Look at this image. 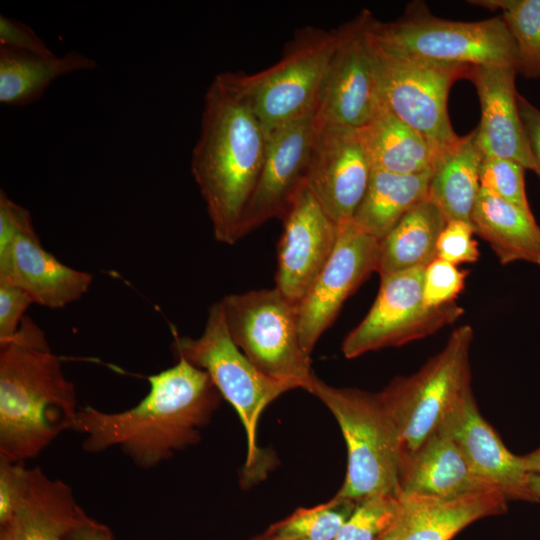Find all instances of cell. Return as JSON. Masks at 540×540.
<instances>
[{"mask_svg": "<svg viewBox=\"0 0 540 540\" xmlns=\"http://www.w3.org/2000/svg\"><path fill=\"white\" fill-rule=\"evenodd\" d=\"M339 39V28L300 27L275 64L252 74L237 72L240 86L267 132L315 114Z\"/></svg>", "mask_w": 540, "mask_h": 540, "instance_id": "obj_7", "label": "cell"}, {"mask_svg": "<svg viewBox=\"0 0 540 540\" xmlns=\"http://www.w3.org/2000/svg\"><path fill=\"white\" fill-rule=\"evenodd\" d=\"M80 407L42 329L25 316L0 342V460L37 457L62 432L73 430Z\"/></svg>", "mask_w": 540, "mask_h": 540, "instance_id": "obj_3", "label": "cell"}, {"mask_svg": "<svg viewBox=\"0 0 540 540\" xmlns=\"http://www.w3.org/2000/svg\"><path fill=\"white\" fill-rule=\"evenodd\" d=\"M357 502L334 496L311 508H300L273 526L263 540H336Z\"/></svg>", "mask_w": 540, "mask_h": 540, "instance_id": "obj_30", "label": "cell"}, {"mask_svg": "<svg viewBox=\"0 0 540 540\" xmlns=\"http://www.w3.org/2000/svg\"><path fill=\"white\" fill-rule=\"evenodd\" d=\"M446 223L429 198L419 202L378 241L376 272L383 275L426 267L437 258L438 238Z\"/></svg>", "mask_w": 540, "mask_h": 540, "instance_id": "obj_25", "label": "cell"}, {"mask_svg": "<svg viewBox=\"0 0 540 540\" xmlns=\"http://www.w3.org/2000/svg\"><path fill=\"white\" fill-rule=\"evenodd\" d=\"M470 222L501 264L524 261L540 266V227L532 212L480 188Z\"/></svg>", "mask_w": 540, "mask_h": 540, "instance_id": "obj_23", "label": "cell"}, {"mask_svg": "<svg viewBox=\"0 0 540 540\" xmlns=\"http://www.w3.org/2000/svg\"><path fill=\"white\" fill-rule=\"evenodd\" d=\"M528 487L537 499V502L540 503V474L529 473Z\"/></svg>", "mask_w": 540, "mask_h": 540, "instance_id": "obj_41", "label": "cell"}, {"mask_svg": "<svg viewBox=\"0 0 540 540\" xmlns=\"http://www.w3.org/2000/svg\"><path fill=\"white\" fill-rule=\"evenodd\" d=\"M267 137L237 72L216 75L205 93L191 173L218 242L233 245L241 239L243 214L262 169Z\"/></svg>", "mask_w": 540, "mask_h": 540, "instance_id": "obj_2", "label": "cell"}, {"mask_svg": "<svg viewBox=\"0 0 540 540\" xmlns=\"http://www.w3.org/2000/svg\"><path fill=\"white\" fill-rule=\"evenodd\" d=\"M490 10L501 11L517 50L518 73L540 79V0L469 1Z\"/></svg>", "mask_w": 540, "mask_h": 540, "instance_id": "obj_29", "label": "cell"}, {"mask_svg": "<svg viewBox=\"0 0 540 540\" xmlns=\"http://www.w3.org/2000/svg\"><path fill=\"white\" fill-rule=\"evenodd\" d=\"M451 435L473 472L507 499L538 503L528 487L521 456L511 453L481 415L470 388L441 425Z\"/></svg>", "mask_w": 540, "mask_h": 540, "instance_id": "obj_18", "label": "cell"}, {"mask_svg": "<svg viewBox=\"0 0 540 540\" xmlns=\"http://www.w3.org/2000/svg\"><path fill=\"white\" fill-rule=\"evenodd\" d=\"M472 340L470 325L458 327L444 348L420 370L395 378L379 392L396 427L401 457L415 451L438 430L471 388Z\"/></svg>", "mask_w": 540, "mask_h": 540, "instance_id": "obj_6", "label": "cell"}, {"mask_svg": "<svg viewBox=\"0 0 540 540\" xmlns=\"http://www.w3.org/2000/svg\"><path fill=\"white\" fill-rule=\"evenodd\" d=\"M371 171L359 130L318 122L306 185L338 225L353 219Z\"/></svg>", "mask_w": 540, "mask_h": 540, "instance_id": "obj_16", "label": "cell"}, {"mask_svg": "<svg viewBox=\"0 0 540 540\" xmlns=\"http://www.w3.org/2000/svg\"><path fill=\"white\" fill-rule=\"evenodd\" d=\"M403 512L398 540H451L472 522L506 510L500 490L454 499L401 495Z\"/></svg>", "mask_w": 540, "mask_h": 540, "instance_id": "obj_21", "label": "cell"}, {"mask_svg": "<svg viewBox=\"0 0 540 540\" xmlns=\"http://www.w3.org/2000/svg\"><path fill=\"white\" fill-rule=\"evenodd\" d=\"M309 393L330 410L346 442V476L336 496L358 502L378 494L401 495L400 440L379 393L334 387L317 377Z\"/></svg>", "mask_w": 540, "mask_h": 540, "instance_id": "obj_4", "label": "cell"}, {"mask_svg": "<svg viewBox=\"0 0 540 540\" xmlns=\"http://www.w3.org/2000/svg\"><path fill=\"white\" fill-rule=\"evenodd\" d=\"M29 468L24 462L0 460V526L14 517L23 494Z\"/></svg>", "mask_w": 540, "mask_h": 540, "instance_id": "obj_35", "label": "cell"}, {"mask_svg": "<svg viewBox=\"0 0 540 540\" xmlns=\"http://www.w3.org/2000/svg\"><path fill=\"white\" fill-rule=\"evenodd\" d=\"M66 540H114V538L108 527L87 516Z\"/></svg>", "mask_w": 540, "mask_h": 540, "instance_id": "obj_39", "label": "cell"}, {"mask_svg": "<svg viewBox=\"0 0 540 540\" xmlns=\"http://www.w3.org/2000/svg\"><path fill=\"white\" fill-rule=\"evenodd\" d=\"M176 359L148 377L149 391L134 407L114 413L80 407L73 431L84 435V451L117 448L136 466L150 469L196 444L223 398L207 372Z\"/></svg>", "mask_w": 540, "mask_h": 540, "instance_id": "obj_1", "label": "cell"}, {"mask_svg": "<svg viewBox=\"0 0 540 540\" xmlns=\"http://www.w3.org/2000/svg\"><path fill=\"white\" fill-rule=\"evenodd\" d=\"M0 46L41 56L54 55L29 26L4 15L0 16Z\"/></svg>", "mask_w": 540, "mask_h": 540, "instance_id": "obj_37", "label": "cell"}, {"mask_svg": "<svg viewBox=\"0 0 540 540\" xmlns=\"http://www.w3.org/2000/svg\"><path fill=\"white\" fill-rule=\"evenodd\" d=\"M402 511L401 495L367 497L357 502L336 540H375L398 522Z\"/></svg>", "mask_w": 540, "mask_h": 540, "instance_id": "obj_31", "label": "cell"}, {"mask_svg": "<svg viewBox=\"0 0 540 540\" xmlns=\"http://www.w3.org/2000/svg\"><path fill=\"white\" fill-rule=\"evenodd\" d=\"M263 540V539H262Z\"/></svg>", "mask_w": 540, "mask_h": 540, "instance_id": "obj_44", "label": "cell"}, {"mask_svg": "<svg viewBox=\"0 0 540 540\" xmlns=\"http://www.w3.org/2000/svg\"><path fill=\"white\" fill-rule=\"evenodd\" d=\"M401 517H402V514H401ZM401 517L398 520V522L389 531H387L385 534H383L382 536H380L379 538L375 540H398L401 533V528H402Z\"/></svg>", "mask_w": 540, "mask_h": 540, "instance_id": "obj_42", "label": "cell"}, {"mask_svg": "<svg viewBox=\"0 0 540 540\" xmlns=\"http://www.w3.org/2000/svg\"><path fill=\"white\" fill-rule=\"evenodd\" d=\"M0 540H19L16 529L11 523L1 526Z\"/></svg>", "mask_w": 540, "mask_h": 540, "instance_id": "obj_43", "label": "cell"}, {"mask_svg": "<svg viewBox=\"0 0 540 540\" xmlns=\"http://www.w3.org/2000/svg\"><path fill=\"white\" fill-rule=\"evenodd\" d=\"M371 38L381 102L424 137L434 159L460 138L449 119L448 95L470 67L400 54L377 43L372 32Z\"/></svg>", "mask_w": 540, "mask_h": 540, "instance_id": "obj_10", "label": "cell"}, {"mask_svg": "<svg viewBox=\"0 0 540 540\" xmlns=\"http://www.w3.org/2000/svg\"><path fill=\"white\" fill-rule=\"evenodd\" d=\"M432 171L396 174L372 168L367 190L352 221L381 240L415 205L428 198Z\"/></svg>", "mask_w": 540, "mask_h": 540, "instance_id": "obj_26", "label": "cell"}, {"mask_svg": "<svg viewBox=\"0 0 540 540\" xmlns=\"http://www.w3.org/2000/svg\"><path fill=\"white\" fill-rule=\"evenodd\" d=\"M474 228L463 220L447 221L437 242V258L458 265L474 263L480 253L478 243L473 238Z\"/></svg>", "mask_w": 540, "mask_h": 540, "instance_id": "obj_34", "label": "cell"}, {"mask_svg": "<svg viewBox=\"0 0 540 540\" xmlns=\"http://www.w3.org/2000/svg\"><path fill=\"white\" fill-rule=\"evenodd\" d=\"M373 19V14L364 9L339 27V43L317 102L315 117L319 123L360 130L380 105L371 38Z\"/></svg>", "mask_w": 540, "mask_h": 540, "instance_id": "obj_13", "label": "cell"}, {"mask_svg": "<svg viewBox=\"0 0 540 540\" xmlns=\"http://www.w3.org/2000/svg\"><path fill=\"white\" fill-rule=\"evenodd\" d=\"M229 333L262 373L309 392L315 375L301 346L297 304L277 288L233 293L220 300Z\"/></svg>", "mask_w": 540, "mask_h": 540, "instance_id": "obj_8", "label": "cell"}, {"mask_svg": "<svg viewBox=\"0 0 540 540\" xmlns=\"http://www.w3.org/2000/svg\"><path fill=\"white\" fill-rule=\"evenodd\" d=\"M468 272L436 258L424 268L423 297L429 307L454 303L465 286Z\"/></svg>", "mask_w": 540, "mask_h": 540, "instance_id": "obj_33", "label": "cell"}, {"mask_svg": "<svg viewBox=\"0 0 540 540\" xmlns=\"http://www.w3.org/2000/svg\"><path fill=\"white\" fill-rule=\"evenodd\" d=\"M86 517L66 483L49 478L35 467L28 470L23 494L9 523L19 540H66Z\"/></svg>", "mask_w": 540, "mask_h": 540, "instance_id": "obj_22", "label": "cell"}, {"mask_svg": "<svg viewBox=\"0 0 540 540\" xmlns=\"http://www.w3.org/2000/svg\"><path fill=\"white\" fill-rule=\"evenodd\" d=\"M359 132L372 168L405 175L432 170L433 154L427 141L382 102Z\"/></svg>", "mask_w": 540, "mask_h": 540, "instance_id": "obj_27", "label": "cell"}, {"mask_svg": "<svg viewBox=\"0 0 540 540\" xmlns=\"http://www.w3.org/2000/svg\"><path fill=\"white\" fill-rule=\"evenodd\" d=\"M95 67L93 59L78 52L62 57L41 56L0 46V102L14 106L29 104L41 97L56 78Z\"/></svg>", "mask_w": 540, "mask_h": 540, "instance_id": "obj_28", "label": "cell"}, {"mask_svg": "<svg viewBox=\"0 0 540 540\" xmlns=\"http://www.w3.org/2000/svg\"><path fill=\"white\" fill-rule=\"evenodd\" d=\"M377 245L378 240L352 220L339 225L330 258L297 304L299 337L307 355L311 356L345 301L376 271Z\"/></svg>", "mask_w": 540, "mask_h": 540, "instance_id": "obj_14", "label": "cell"}, {"mask_svg": "<svg viewBox=\"0 0 540 540\" xmlns=\"http://www.w3.org/2000/svg\"><path fill=\"white\" fill-rule=\"evenodd\" d=\"M32 303L31 298L21 289L0 282V342L16 334Z\"/></svg>", "mask_w": 540, "mask_h": 540, "instance_id": "obj_36", "label": "cell"}, {"mask_svg": "<svg viewBox=\"0 0 540 540\" xmlns=\"http://www.w3.org/2000/svg\"><path fill=\"white\" fill-rule=\"evenodd\" d=\"M317 128L311 114L268 132L262 169L243 214L241 238L271 219L285 217L306 185Z\"/></svg>", "mask_w": 540, "mask_h": 540, "instance_id": "obj_15", "label": "cell"}, {"mask_svg": "<svg viewBox=\"0 0 540 540\" xmlns=\"http://www.w3.org/2000/svg\"><path fill=\"white\" fill-rule=\"evenodd\" d=\"M399 484L401 495L441 499L499 490L473 472L443 426L415 451L401 457Z\"/></svg>", "mask_w": 540, "mask_h": 540, "instance_id": "obj_20", "label": "cell"}, {"mask_svg": "<svg viewBox=\"0 0 540 540\" xmlns=\"http://www.w3.org/2000/svg\"><path fill=\"white\" fill-rule=\"evenodd\" d=\"M172 351L210 376L223 399L236 410L246 432V470L255 475L260 457L256 432L264 409L283 393L296 389L258 370L234 343L220 301L208 311L202 334L197 338L173 332Z\"/></svg>", "mask_w": 540, "mask_h": 540, "instance_id": "obj_9", "label": "cell"}, {"mask_svg": "<svg viewBox=\"0 0 540 540\" xmlns=\"http://www.w3.org/2000/svg\"><path fill=\"white\" fill-rule=\"evenodd\" d=\"M425 267L380 275L376 299L342 343L348 359L427 337L457 321L464 309L455 302L429 307L423 297Z\"/></svg>", "mask_w": 540, "mask_h": 540, "instance_id": "obj_11", "label": "cell"}, {"mask_svg": "<svg viewBox=\"0 0 540 540\" xmlns=\"http://www.w3.org/2000/svg\"><path fill=\"white\" fill-rule=\"evenodd\" d=\"M525 169L522 164L512 159L482 157L480 186L503 200L532 212L525 191Z\"/></svg>", "mask_w": 540, "mask_h": 540, "instance_id": "obj_32", "label": "cell"}, {"mask_svg": "<svg viewBox=\"0 0 540 540\" xmlns=\"http://www.w3.org/2000/svg\"><path fill=\"white\" fill-rule=\"evenodd\" d=\"M93 276L45 250L28 210L0 192V282L24 291L33 303L60 309L79 300Z\"/></svg>", "mask_w": 540, "mask_h": 540, "instance_id": "obj_12", "label": "cell"}, {"mask_svg": "<svg viewBox=\"0 0 540 540\" xmlns=\"http://www.w3.org/2000/svg\"><path fill=\"white\" fill-rule=\"evenodd\" d=\"M372 36L394 52L429 62L469 67H513L514 40L501 16L465 22L433 16L424 3L410 4L392 22L373 19Z\"/></svg>", "mask_w": 540, "mask_h": 540, "instance_id": "obj_5", "label": "cell"}, {"mask_svg": "<svg viewBox=\"0 0 540 540\" xmlns=\"http://www.w3.org/2000/svg\"><path fill=\"white\" fill-rule=\"evenodd\" d=\"M481 161L475 131L460 137L453 146L433 159L428 198L447 221L470 222L481 188Z\"/></svg>", "mask_w": 540, "mask_h": 540, "instance_id": "obj_24", "label": "cell"}, {"mask_svg": "<svg viewBox=\"0 0 540 540\" xmlns=\"http://www.w3.org/2000/svg\"><path fill=\"white\" fill-rule=\"evenodd\" d=\"M513 67H470L466 78L474 84L481 107L475 141L482 157L515 160L535 172L518 109Z\"/></svg>", "mask_w": 540, "mask_h": 540, "instance_id": "obj_19", "label": "cell"}, {"mask_svg": "<svg viewBox=\"0 0 540 540\" xmlns=\"http://www.w3.org/2000/svg\"><path fill=\"white\" fill-rule=\"evenodd\" d=\"M517 101L520 118L535 162V173L540 177V109L519 93Z\"/></svg>", "mask_w": 540, "mask_h": 540, "instance_id": "obj_38", "label": "cell"}, {"mask_svg": "<svg viewBox=\"0 0 540 540\" xmlns=\"http://www.w3.org/2000/svg\"><path fill=\"white\" fill-rule=\"evenodd\" d=\"M282 221L275 288L298 304L330 258L339 225L326 214L307 185L298 193Z\"/></svg>", "mask_w": 540, "mask_h": 540, "instance_id": "obj_17", "label": "cell"}, {"mask_svg": "<svg viewBox=\"0 0 540 540\" xmlns=\"http://www.w3.org/2000/svg\"><path fill=\"white\" fill-rule=\"evenodd\" d=\"M521 459L527 473L540 474V447L521 456Z\"/></svg>", "mask_w": 540, "mask_h": 540, "instance_id": "obj_40", "label": "cell"}]
</instances>
